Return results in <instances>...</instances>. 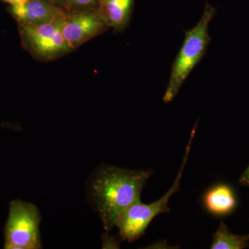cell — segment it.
Wrapping results in <instances>:
<instances>
[{
    "label": "cell",
    "mask_w": 249,
    "mask_h": 249,
    "mask_svg": "<svg viewBox=\"0 0 249 249\" xmlns=\"http://www.w3.org/2000/svg\"><path fill=\"white\" fill-rule=\"evenodd\" d=\"M151 170H127L106 165L98 170L92 183L93 200L106 230L111 231L121 212L141 201Z\"/></svg>",
    "instance_id": "1"
},
{
    "label": "cell",
    "mask_w": 249,
    "mask_h": 249,
    "mask_svg": "<svg viewBox=\"0 0 249 249\" xmlns=\"http://www.w3.org/2000/svg\"><path fill=\"white\" fill-rule=\"evenodd\" d=\"M215 14V9L206 4L200 20L191 30L185 32L184 41L173 62L169 81L163 95L165 103L175 99L193 69L204 58L211 40L209 24Z\"/></svg>",
    "instance_id": "2"
},
{
    "label": "cell",
    "mask_w": 249,
    "mask_h": 249,
    "mask_svg": "<svg viewBox=\"0 0 249 249\" xmlns=\"http://www.w3.org/2000/svg\"><path fill=\"white\" fill-rule=\"evenodd\" d=\"M196 125L192 131L183 156L181 168L169 191L155 202L145 204H142V201H139L129 206L119 214L116 227L119 229V236L123 240L132 242L138 240L145 234L149 224L157 215L170 212L168 203L170 197L180 191V182L191 152V144L196 134Z\"/></svg>",
    "instance_id": "3"
},
{
    "label": "cell",
    "mask_w": 249,
    "mask_h": 249,
    "mask_svg": "<svg viewBox=\"0 0 249 249\" xmlns=\"http://www.w3.org/2000/svg\"><path fill=\"white\" fill-rule=\"evenodd\" d=\"M65 17L45 24H18L23 47L35 58L47 61L73 52L62 33Z\"/></svg>",
    "instance_id": "4"
},
{
    "label": "cell",
    "mask_w": 249,
    "mask_h": 249,
    "mask_svg": "<svg viewBox=\"0 0 249 249\" xmlns=\"http://www.w3.org/2000/svg\"><path fill=\"white\" fill-rule=\"evenodd\" d=\"M40 219L38 210L34 204L21 200L11 201L4 228V248L40 249Z\"/></svg>",
    "instance_id": "5"
},
{
    "label": "cell",
    "mask_w": 249,
    "mask_h": 249,
    "mask_svg": "<svg viewBox=\"0 0 249 249\" xmlns=\"http://www.w3.org/2000/svg\"><path fill=\"white\" fill-rule=\"evenodd\" d=\"M109 28L98 9L73 10L64 18L62 33L73 51Z\"/></svg>",
    "instance_id": "6"
},
{
    "label": "cell",
    "mask_w": 249,
    "mask_h": 249,
    "mask_svg": "<svg viewBox=\"0 0 249 249\" xmlns=\"http://www.w3.org/2000/svg\"><path fill=\"white\" fill-rule=\"evenodd\" d=\"M9 14L18 24H42L65 17L68 11L48 0H29L9 8Z\"/></svg>",
    "instance_id": "7"
},
{
    "label": "cell",
    "mask_w": 249,
    "mask_h": 249,
    "mask_svg": "<svg viewBox=\"0 0 249 249\" xmlns=\"http://www.w3.org/2000/svg\"><path fill=\"white\" fill-rule=\"evenodd\" d=\"M201 204L205 211L215 217H225L235 212L238 205L235 191L230 184L214 183L201 196Z\"/></svg>",
    "instance_id": "8"
},
{
    "label": "cell",
    "mask_w": 249,
    "mask_h": 249,
    "mask_svg": "<svg viewBox=\"0 0 249 249\" xmlns=\"http://www.w3.org/2000/svg\"><path fill=\"white\" fill-rule=\"evenodd\" d=\"M134 0H98V10L108 27L122 31L132 16Z\"/></svg>",
    "instance_id": "9"
},
{
    "label": "cell",
    "mask_w": 249,
    "mask_h": 249,
    "mask_svg": "<svg viewBox=\"0 0 249 249\" xmlns=\"http://www.w3.org/2000/svg\"><path fill=\"white\" fill-rule=\"evenodd\" d=\"M211 249H245L249 248V234L232 233L225 223H219L216 231L213 233Z\"/></svg>",
    "instance_id": "10"
},
{
    "label": "cell",
    "mask_w": 249,
    "mask_h": 249,
    "mask_svg": "<svg viewBox=\"0 0 249 249\" xmlns=\"http://www.w3.org/2000/svg\"><path fill=\"white\" fill-rule=\"evenodd\" d=\"M66 9L68 11L73 10L89 9L98 3V0H64Z\"/></svg>",
    "instance_id": "11"
},
{
    "label": "cell",
    "mask_w": 249,
    "mask_h": 249,
    "mask_svg": "<svg viewBox=\"0 0 249 249\" xmlns=\"http://www.w3.org/2000/svg\"><path fill=\"white\" fill-rule=\"evenodd\" d=\"M238 182L242 186L249 187V164L245 171L243 172V173L241 175L240 178H239Z\"/></svg>",
    "instance_id": "12"
},
{
    "label": "cell",
    "mask_w": 249,
    "mask_h": 249,
    "mask_svg": "<svg viewBox=\"0 0 249 249\" xmlns=\"http://www.w3.org/2000/svg\"><path fill=\"white\" fill-rule=\"evenodd\" d=\"M2 1L9 3L11 6H14V5L24 4V3L27 2L29 0H2Z\"/></svg>",
    "instance_id": "13"
},
{
    "label": "cell",
    "mask_w": 249,
    "mask_h": 249,
    "mask_svg": "<svg viewBox=\"0 0 249 249\" xmlns=\"http://www.w3.org/2000/svg\"><path fill=\"white\" fill-rule=\"evenodd\" d=\"M48 1L53 3V4L58 5V6H60V4H65V1H64V0H48Z\"/></svg>",
    "instance_id": "14"
}]
</instances>
